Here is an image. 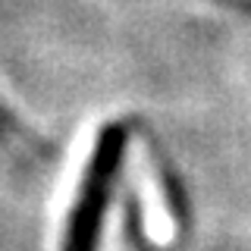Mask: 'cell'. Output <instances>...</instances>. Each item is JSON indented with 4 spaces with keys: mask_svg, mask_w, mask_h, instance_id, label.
Here are the masks:
<instances>
[{
    "mask_svg": "<svg viewBox=\"0 0 251 251\" xmlns=\"http://www.w3.org/2000/svg\"><path fill=\"white\" fill-rule=\"evenodd\" d=\"M126 141H129V132H126L123 123H107L98 132L91 160L85 167L75 204L66 220L63 251H94V245H98L100 220L107 214V201H110V192H113L116 173H120V163L126 154Z\"/></svg>",
    "mask_w": 251,
    "mask_h": 251,
    "instance_id": "obj_1",
    "label": "cell"
},
{
    "mask_svg": "<svg viewBox=\"0 0 251 251\" xmlns=\"http://www.w3.org/2000/svg\"><path fill=\"white\" fill-rule=\"evenodd\" d=\"M0 145H13V148H22V145H25L28 148V138L22 135L19 123H16L3 107H0Z\"/></svg>",
    "mask_w": 251,
    "mask_h": 251,
    "instance_id": "obj_2",
    "label": "cell"
}]
</instances>
